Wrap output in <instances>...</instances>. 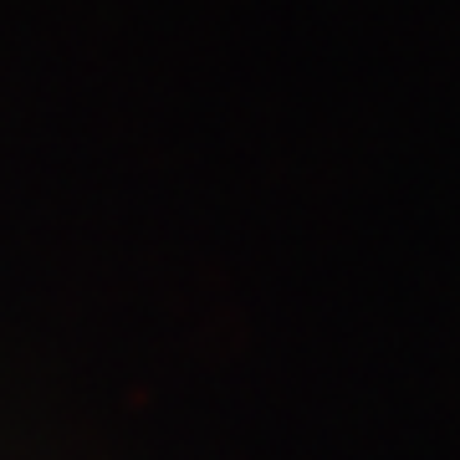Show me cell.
I'll return each mask as SVG.
<instances>
[]
</instances>
